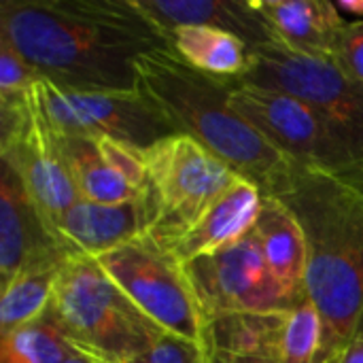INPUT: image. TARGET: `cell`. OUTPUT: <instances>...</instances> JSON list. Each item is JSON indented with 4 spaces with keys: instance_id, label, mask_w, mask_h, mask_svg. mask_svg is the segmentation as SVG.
<instances>
[{
    "instance_id": "cell-1",
    "label": "cell",
    "mask_w": 363,
    "mask_h": 363,
    "mask_svg": "<svg viewBox=\"0 0 363 363\" xmlns=\"http://www.w3.org/2000/svg\"><path fill=\"white\" fill-rule=\"evenodd\" d=\"M0 34L38 79L68 91H138V62L172 51L134 0H2Z\"/></svg>"
},
{
    "instance_id": "cell-2",
    "label": "cell",
    "mask_w": 363,
    "mask_h": 363,
    "mask_svg": "<svg viewBox=\"0 0 363 363\" xmlns=\"http://www.w3.org/2000/svg\"><path fill=\"white\" fill-rule=\"evenodd\" d=\"M283 202L306 240L304 291L321 319L319 362L363 334V189L291 162L266 194Z\"/></svg>"
},
{
    "instance_id": "cell-3",
    "label": "cell",
    "mask_w": 363,
    "mask_h": 363,
    "mask_svg": "<svg viewBox=\"0 0 363 363\" xmlns=\"http://www.w3.org/2000/svg\"><path fill=\"white\" fill-rule=\"evenodd\" d=\"M234 83L194 70L172 51H155L138 62V91L174 132L200 143L266 196L291 162L234 108Z\"/></svg>"
},
{
    "instance_id": "cell-4",
    "label": "cell",
    "mask_w": 363,
    "mask_h": 363,
    "mask_svg": "<svg viewBox=\"0 0 363 363\" xmlns=\"http://www.w3.org/2000/svg\"><path fill=\"white\" fill-rule=\"evenodd\" d=\"M47 317L72 347L100 363L134 362L166 334L87 255L62 264Z\"/></svg>"
},
{
    "instance_id": "cell-5",
    "label": "cell",
    "mask_w": 363,
    "mask_h": 363,
    "mask_svg": "<svg viewBox=\"0 0 363 363\" xmlns=\"http://www.w3.org/2000/svg\"><path fill=\"white\" fill-rule=\"evenodd\" d=\"M102 270L162 332L206 351L208 321L185 266L149 234L102 257Z\"/></svg>"
},
{
    "instance_id": "cell-6",
    "label": "cell",
    "mask_w": 363,
    "mask_h": 363,
    "mask_svg": "<svg viewBox=\"0 0 363 363\" xmlns=\"http://www.w3.org/2000/svg\"><path fill=\"white\" fill-rule=\"evenodd\" d=\"M149 196L157 221L151 238L170 240L194 225L238 177L228 164L185 134H172L145 149Z\"/></svg>"
},
{
    "instance_id": "cell-7",
    "label": "cell",
    "mask_w": 363,
    "mask_h": 363,
    "mask_svg": "<svg viewBox=\"0 0 363 363\" xmlns=\"http://www.w3.org/2000/svg\"><path fill=\"white\" fill-rule=\"evenodd\" d=\"M232 104L281 155L302 168L342 177L359 164L351 143L296 96L236 81Z\"/></svg>"
},
{
    "instance_id": "cell-8",
    "label": "cell",
    "mask_w": 363,
    "mask_h": 363,
    "mask_svg": "<svg viewBox=\"0 0 363 363\" xmlns=\"http://www.w3.org/2000/svg\"><path fill=\"white\" fill-rule=\"evenodd\" d=\"M238 83L279 89L317 108L363 162V87L332 60L304 57L281 45L251 49L249 70Z\"/></svg>"
},
{
    "instance_id": "cell-9",
    "label": "cell",
    "mask_w": 363,
    "mask_h": 363,
    "mask_svg": "<svg viewBox=\"0 0 363 363\" xmlns=\"http://www.w3.org/2000/svg\"><path fill=\"white\" fill-rule=\"evenodd\" d=\"M319 353L321 319L308 298L211 321L204 351L206 363H317Z\"/></svg>"
},
{
    "instance_id": "cell-10",
    "label": "cell",
    "mask_w": 363,
    "mask_h": 363,
    "mask_svg": "<svg viewBox=\"0 0 363 363\" xmlns=\"http://www.w3.org/2000/svg\"><path fill=\"white\" fill-rule=\"evenodd\" d=\"M36 100L47 123L72 136L111 138L136 149H149L177 134L162 111L140 91L83 94L60 89L40 79L36 83Z\"/></svg>"
},
{
    "instance_id": "cell-11",
    "label": "cell",
    "mask_w": 363,
    "mask_h": 363,
    "mask_svg": "<svg viewBox=\"0 0 363 363\" xmlns=\"http://www.w3.org/2000/svg\"><path fill=\"white\" fill-rule=\"evenodd\" d=\"M206 321L240 313H266L294 306L291 298L268 270L257 240L251 234L238 242L183 264Z\"/></svg>"
},
{
    "instance_id": "cell-12",
    "label": "cell",
    "mask_w": 363,
    "mask_h": 363,
    "mask_svg": "<svg viewBox=\"0 0 363 363\" xmlns=\"http://www.w3.org/2000/svg\"><path fill=\"white\" fill-rule=\"evenodd\" d=\"M0 162L19 177L47 225L81 200L38 106L36 87L26 106L0 111Z\"/></svg>"
},
{
    "instance_id": "cell-13",
    "label": "cell",
    "mask_w": 363,
    "mask_h": 363,
    "mask_svg": "<svg viewBox=\"0 0 363 363\" xmlns=\"http://www.w3.org/2000/svg\"><path fill=\"white\" fill-rule=\"evenodd\" d=\"M155 221V204L147 189V194L121 204L79 200L66 213L53 219L49 230L70 255H87L98 259L132 240L151 234Z\"/></svg>"
},
{
    "instance_id": "cell-14",
    "label": "cell",
    "mask_w": 363,
    "mask_h": 363,
    "mask_svg": "<svg viewBox=\"0 0 363 363\" xmlns=\"http://www.w3.org/2000/svg\"><path fill=\"white\" fill-rule=\"evenodd\" d=\"M72 257L51 234L19 177L2 164L0 170V287L9 285L26 266Z\"/></svg>"
},
{
    "instance_id": "cell-15",
    "label": "cell",
    "mask_w": 363,
    "mask_h": 363,
    "mask_svg": "<svg viewBox=\"0 0 363 363\" xmlns=\"http://www.w3.org/2000/svg\"><path fill=\"white\" fill-rule=\"evenodd\" d=\"M262 202L264 194L255 183L236 179V183L223 191L194 225L160 245L181 264L213 255L251 234Z\"/></svg>"
},
{
    "instance_id": "cell-16",
    "label": "cell",
    "mask_w": 363,
    "mask_h": 363,
    "mask_svg": "<svg viewBox=\"0 0 363 363\" xmlns=\"http://www.w3.org/2000/svg\"><path fill=\"white\" fill-rule=\"evenodd\" d=\"M164 34L183 26H204L242 38L251 49L279 45L255 0H134Z\"/></svg>"
},
{
    "instance_id": "cell-17",
    "label": "cell",
    "mask_w": 363,
    "mask_h": 363,
    "mask_svg": "<svg viewBox=\"0 0 363 363\" xmlns=\"http://www.w3.org/2000/svg\"><path fill=\"white\" fill-rule=\"evenodd\" d=\"M255 6L272 26L279 45L304 57L334 60L349 23L332 0H255Z\"/></svg>"
},
{
    "instance_id": "cell-18",
    "label": "cell",
    "mask_w": 363,
    "mask_h": 363,
    "mask_svg": "<svg viewBox=\"0 0 363 363\" xmlns=\"http://www.w3.org/2000/svg\"><path fill=\"white\" fill-rule=\"evenodd\" d=\"M253 236L262 257L279 285L296 300L304 298L306 240L291 211L272 196H264Z\"/></svg>"
},
{
    "instance_id": "cell-19",
    "label": "cell",
    "mask_w": 363,
    "mask_h": 363,
    "mask_svg": "<svg viewBox=\"0 0 363 363\" xmlns=\"http://www.w3.org/2000/svg\"><path fill=\"white\" fill-rule=\"evenodd\" d=\"M168 38L172 53L202 74L240 81L249 70L251 47L230 32L204 26H183L168 32Z\"/></svg>"
},
{
    "instance_id": "cell-20",
    "label": "cell",
    "mask_w": 363,
    "mask_h": 363,
    "mask_svg": "<svg viewBox=\"0 0 363 363\" xmlns=\"http://www.w3.org/2000/svg\"><path fill=\"white\" fill-rule=\"evenodd\" d=\"M53 140L57 145L60 157H62L81 200L98 202V204H121V202L143 196V194L134 191L106 164L96 140L64 134L57 130H53Z\"/></svg>"
},
{
    "instance_id": "cell-21",
    "label": "cell",
    "mask_w": 363,
    "mask_h": 363,
    "mask_svg": "<svg viewBox=\"0 0 363 363\" xmlns=\"http://www.w3.org/2000/svg\"><path fill=\"white\" fill-rule=\"evenodd\" d=\"M68 257L40 259L26 266L9 285L0 300V336L43 319L51 306L55 279Z\"/></svg>"
},
{
    "instance_id": "cell-22",
    "label": "cell",
    "mask_w": 363,
    "mask_h": 363,
    "mask_svg": "<svg viewBox=\"0 0 363 363\" xmlns=\"http://www.w3.org/2000/svg\"><path fill=\"white\" fill-rule=\"evenodd\" d=\"M81 353L45 315L11 334L0 336L2 363H62Z\"/></svg>"
},
{
    "instance_id": "cell-23",
    "label": "cell",
    "mask_w": 363,
    "mask_h": 363,
    "mask_svg": "<svg viewBox=\"0 0 363 363\" xmlns=\"http://www.w3.org/2000/svg\"><path fill=\"white\" fill-rule=\"evenodd\" d=\"M38 81V74L21 53L0 34V108L26 106L32 100Z\"/></svg>"
},
{
    "instance_id": "cell-24",
    "label": "cell",
    "mask_w": 363,
    "mask_h": 363,
    "mask_svg": "<svg viewBox=\"0 0 363 363\" xmlns=\"http://www.w3.org/2000/svg\"><path fill=\"white\" fill-rule=\"evenodd\" d=\"M106 164L138 194H145L149 189V174H147V162H145V149H136L132 145L100 138L96 140Z\"/></svg>"
},
{
    "instance_id": "cell-25",
    "label": "cell",
    "mask_w": 363,
    "mask_h": 363,
    "mask_svg": "<svg viewBox=\"0 0 363 363\" xmlns=\"http://www.w3.org/2000/svg\"><path fill=\"white\" fill-rule=\"evenodd\" d=\"M332 62L363 87V19H353L345 26Z\"/></svg>"
},
{
    "instance_id": "cell-26",
    "label": "cell",
    "mask_w": 363,
    "mask_h": 363,
    "mask_svg": "<svg viewBox=\"0 0 363 363\" xmlns=\"http://www.w3.org/2000/svg\"><path fill=\"white\" fill-rule=\"evenodd\" d=\"M130 363H206V355L200 347L164 334L149 351Z\"/></svg>"
},
{
    "instance_id": "cell-27",
    "label": "cell",
    "mask_w": 363,
    "mask_h": 363,
    "mask_svg": "<svg viewBox=\"0 0 363 363\" xmlns=\"http://www.w3.org/2000/svg\"><path fill=\"white\" fill-rule=\"evenodd\" d=\"M328 363H363V334L353 338L332 362Z\"/></svg>"
},
{
    "instance_id": "cell-28",
    "label": "cell",
    "mask_w": 363,
    "mask_h": 363,
    "mask_svg": "<svg viewBox=\"0 0 363 363\" xmlns=\"http://www.w3.org/2000/svg\"><path fill=\"white\" fill-rule=\"evenodd\" d=\"M336 6L345 17L363 19V0H336Z\"/></svg>"
},
{
    "instance_id": "cell-29",
    "label": "cell",
    "mask_w": 363,
    "mask_h": 363,
    "mask_svg": "<svg viewBox=\"0 0 363 363\" xmlns=\"http://www.w3.org/2000/svg\"><path fill=\"white\" fill-rule=\"evenodd\" d=\"M345 179H349L351 183H355L359 189H363V162H359V164H355L349 172H345L342 174Z\"/></svg>"
},
{
    "instance_id": "cell-30",
    "label": "cell",
    "mask_w": 363,
    "mask_h": 363,
    "mask_svg": "<svg viewBox=\"0 0 363 363\" xmlns=\"http://www.w3.org/2000/svg\"><path fill=\"white\" fill-rule=\"evenodd\" d=\"M62 363H100V362L91 359V357H89V355H85V353H77V355H72V357L64 359Z\"/></svg>"
}]
</instances>
